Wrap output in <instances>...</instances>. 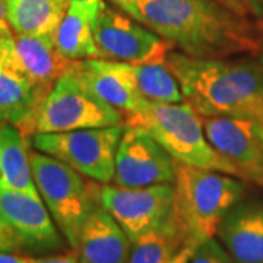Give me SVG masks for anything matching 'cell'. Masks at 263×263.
Returning a JSON list of instances; mask_svg holds the SVG:
<instances>
[{
  "label": "cell",
  "instance_id": "1",
  "mask_svg": "<svg viewBox=\"0 0 263 263\" xmlns=\"http://www.w3.org/2000/svg\"><path fill=\"white\" fill-rule=\"evenodd\" d=\"M183 54L224 59L259 50L250 22L216 0H111Z\"/></svg>",
  "mask_w": 263,
  "mask_h": 263
},
{
  "label": "cell",
  "instance_id": "2",
  "mask_svg": "<svg viewBox=\"0 0 263 263\" xmlns=\"http://www.w3.org/2000/svg\"><path fill=\"white\" fill-rule=\"evenodd\" d=\"M167 65L184 101L202 117H238L263 124V62L200 59L171 50Z\"/></svg>",
  "mask_w": 263,
  "mask_h": 263
},
{
  "label": "cell",
  "instance_id": "3",
  "mask_svg": "<svg viewBox=\"0 0 263 263\" xmlns=\"http://www.w3.org/2000/svg\"><path fill=\"white\" fill-rule=\"evenodd\" d=\"M241 181L219 171L177 162L171 219L189 247L216 237L221 221L245 197Z\"/></svg>",
  "mask_w": 263,
  "mask_h": 263
},
{
  "label": "cell",
  "instance_id": "4",
  "mask_svg": "<svg viewBox=\"0 0 263 263\" xmlns=\"http://www.w3.org/2000/svg\"><path fill=\"white\" fill-rule=\"evenodd\" d=\"M124 123L146 129L180 164L214 170L241 180L240 171L212 148L203 130L202 116L186 101H148L139 113L127 116Z\"/></svg>",
  "mask_w": 263,
  "mask_h": 263
},
{
  "label": "cell",
  "instance_id": "5",
  "mask_svg": "<svg viewBox=\"0 0 263 263\" xmlns=\"http://www.w3.org/2000/svg\"><path fill=\"white\" fill-rule=\"evenodd\" d=\"M31 168L57 228L76 250L85 221L98 206V184L86 183L81 173L40 151H31Z\"/></svg>",
  "mask_w": 263,
  "mask_h": 263
},
{
  "label": "cell",
  "instance_id": "6",
  "mask_svg": "<svg viewBox=\"0 0 263 263\" xmlns=\"http://www.w3.org/2000/svg\"><path fill=\"white\" fill-rule=\"evenodd\" d=\"M123 123V113L97 97L81 81L72 63L43 98L24 133L32 136L37 133L107 127Z\"/></svg>",
  "mask_w": 263,
  "mask_h": 263
},
{
  "label": "cell",
  "instance_id": "7",
  "mask_svg": "<svg viewBox=\"0 0 263 263\" xmlns=\"http://www.w3.org/2000/svg\"><path fill=\"white\" fill-rule=\"evenodd\" d=\"M124 123L59 133L32 135L31 143L40 152L67 164L84 177L100 184L113 183L116 154Z\"/></svg>",
  "mask_w": 263,
  "mask_h": 263
},
{
  "label": "cell",
  "instance_id": "8",
  "mask_svg": "<svg viewBox=\"0 0 263 263\" xmlns=\"http://www.w3.org/2000/svg\"><path fill=\"white\" fill-rule=\"evenodd\" d=\"M92 32L98 59L110 62L130 65L165 62L173 50V46L154 31L105 2L92 22Z\"/></svg>",
  "mask_w": 263,
  "mask_h": 263
},
{
  "label": "cell",
  "instance_id": "9",
  "mask_svg": "<svg viewBox=\"0 0 263 263\" xmlns=\"http://www.w3.org/2000/svg\"><path fill=\"white\" fill-rule=\"evenodd\" d=\"M174 184L146 187H123L117 184L98 186V205L103 206L130 240L162 226L171 215Z\"/></svg>",
  "mask_w": 263,
  "mask_h": 263
},
{
  "label": "cell",
  "instance_id": "10",
  "mask_svg": "<svg viewBox=\"0 0 263 263\" xmlns=\"http://www.w3.org/2000/svg\"><path fill=\"white\" fill-rule=\"evenodd\" d=\"M177 161L141 126L126 124L116 154L113 183L123 187L173 184Z\"/></svg>",
  "mask_w": 263,
  "mask_h": 263
},
{
  "label": "cell",
  "instance_id": "11",
  "mask_svg": "<svg viewBox=\"0 0 263 263\" xmlns=\"http://www.w3.org/2000/svg\"><path fill=\"white\" fill-rule=\"evenodd\" d=\"M212 148L240 171L243 181L263 186V124L238 117H202Z\"/></svg>",
  "mask_w": 263,
  "mask_h": 263
},
{
  "label": "cell",
  "instance_id": "12",
  "mask_svg": "<svg viewBox=\"0 0 263 263\" xmlns=\"http://www.w3.org/2000/svg\"><path fill=\"white\" fill-rule=\"evenodd\" d=\"M0 218L32 249H57L62 237L41 197L0 184Z\"/></svg>",
  "mask_w": 263,
  "mask_h": 263
},
{
  "label": "cell",
  "instance_id": "13",
  "mask_svg": "<svg viewBox=\"0 0 263 263\" xmlns=\"http://www.w3.org/2000/svg\"><path fill=\"white\" fill-rule=\"evenodd\" d=\"M73 69L97 97L113 105L124 119L141 111L148 103L138 91L129 73L127 63L110 62L104 59H88L73 62Z\"/></svg>",
  "mask_w": 263,
  "mask_h": 263
},
{
  "label": "cell",
  "instance_id": "14",
  "mask_svg": "<svg viewBox=\"0 0 263 263\" xmlns=\"http://www.w3.org/2000/svg\"><path fill=\"white\" fill-rule=\"evenodd\" d=\"M73 62L63 57L56 47V34H16L9 67L47 92Z\"/></svg>",
  "mask_w": 263,
  "mask_h": 263
},
{
  "label": "cell",
  "instance_id": "15",
  "mask_svg": "<svg viewBox=\"0 0 263 263\" xmlns=\"http://www.w3.org/2000/svg\"><path fill=\"white\" fill-rule=\"evenodd\" d=\"M234 263H263V202L240 200L216 231Z\"/></svg>",
  "mask_w": 263,
  "mask_h": 263
},
{
  "label": "cell",
  "instance_id": "16",
  "mask_svg": "<svg viewBox=\"0 0 263 263\" xmlns=\"http://www.w3.org/2000/svg\"><path fill=\"white\" fill-rule=\"evenodd\" d=\"M130 249L129 235L98 205L85 221L76 252L81 263H126Z\"/></svg>",
  "mask_w": 263,
  "mask_h": 263
},
{
  "label": "cell",
  "instance_id": "17",
  "mask_svg": "<svg viewBox=\"0 0 263 263\" xmlns=\"http://www.w3.org/2000/svg\"><path fill=\"white\" fill-rule=\"evenodd\" d=\"M0 184L41 197L31 168L27 135L9 123H0Z\"/></svg>",
  "mask_w": 263,
  "mask_h": 263
},
{
  "label": "cell",
  "instance_id": "18",
  "mask_svg": "<svg viewBox=\"0 0 263 263\" xmlns=\"http://www.w3.org/2000/svg\"><path fill=\"white\" fill-rule=\"evenodd\" d=\"M47 95L16 70H0V123H9L24 132L40 103Z\"/></svg>",
  "mask_w": 263,
  "mask_h": 263
},
{
  "label": "cell",
  "instance_id": "19",
  "mask_svg": "<svg viewBox=\"0 0 263 263\" xmlns=\"http://www.w3.org/2000/svg\"><path fill=\"white\" fill-rule=\"evenodd\" d=\"M70 0H6L8 24L16 34H56Z\"/></svg>",
  "mask_w": 263,
  "mask_h": 263
},
{
  "label": "cell",
  "instance_id": "20",
  "mask_svg": "<svg viewBox=\"0 0 263 263\" xmlns=\"http://www.w3.org/2000/svg\"><path fill=\"white\" fill-rule=\"evenodd\" d=\"M56 47L70 62L98 59L92 21L81 6L72 2L56 31Z\"/></svg>",
  "mask_w": 263,
  "mask_h": 263
},
{
  "label": "cell",
  "instance_id": "21",
  "mask_svg": "<svg viewBox=\"0 0 263 263\" xmlns=\"http://www.w3.org/2000/svg\"><path fill=\"white\" fill-rule=\"evenodd\" d=\"M184 247H189L186 240L170 215L162 226L132 240L126 263H173Z\"/></svg>",
  "mask_w": 263,
  "mask_h": 263
},
{
  "label": "cell",
  "instance_id": "22",
  "mask_svg": "<svg viewBox=\"0 0 263 263\" xmlns=\"http://www.w3.org/2000/svg\"><path fill=\"white\" fill-rule=\"evenodd\" d=\"M129 73L141 95L152 103L177 104L184 101L177 76L173 73L165 62L127 63Z\"/></svg>",
  "mask_w": 263,
  "mask_h": 263
},
{
  "label": "cell",
  "instance_id": "23",
  "mask_svg": "<svg viewBox=\"0 0 263 263\" xmlns=\"http://www.w3.org/2000/svg\"><path fill=\"white\" fill-rule=\"evenodd\" d=\"M190 263H234V260L222 243L218 238L212 237L200 243L192 252Z\"/></svg>",
  "mask_w": 263,
  "mask_h": 263
},
{
  "label": "cell",
  "instance_id": "24",
  "mask_svg": "<svg viewBox=\"0 0 263 263\" xmlns=\"http://www.w3.org/2000/svg\"><path fill=\"white\" fill-rule=\"evenodd\" d=\"M24 247H27L24 240L16 234V231L5 219L0 218V250L21 252Z\"/></svg>",
  "mask_w": 263,
  "mask_h": 263
},
{
  "label": "cell",
  "instance_id": "25",
  "mask_svg": "<svg viewBox=\"0 0 263 263\" xmlns=\"http://www.w3.org/2000/svg\"><path fill=\"white\" fill-rule=\"evenodd\" d=\"M15 46V32L9 25L0 27V70L9 67Z\"/></svg>",
  "mask_w": 263,
  "mask_h": 263
},
{
  "label": "cell",
  "instance_id": "26",
  "mask_svg": "<svg viewBox=\"0 0 263 263\" xmlns=\"http://www.w3.org/2000/svg\"><path fill=\"white\" fill-rule=\"evenodd\" d=\"M31 263H81V260H79L78 252L72 249V252L65 254H56V256H47V257H37V259L32 257Z\"/></svg>",
  "mask_w": 263,
  "mask_h": 263
},
{
  "label": "cell",
  "instance_id": "27",
  "mask_svg": "<svg viewBox=\"0 0 263 263\" xmlns=\"http://www.w3.org/2000/svg\"><path fill=\"white\" fill-rule=\"evenodd\" d=\"M70 2L78 5V6H81L89 15V18H91L92 22H94L95 16H97L98 10L101 8V5L104 3V0H70Z\"/></svg>",
  "mask_w": 263,
  "mask_h": 263
},
{
  "label": "cell",
  "instance_id": "28",
  "mask_svg": "<svg viewBox=\"0 0 263 263\" xmlns=\"http://www.w3.org/2000/svg\"><path fill=\"white\" fill-rule=\"evenodd\" d=\"M32 257L19 254L18 252H5L0 250V263H31Z\"/></svg>",
  "mask_w": 263,
  "mask_h": 263
},
{
  "label": "cell",
  "instance_id": "29",
  "mask_svg": "<svg viewBox=\"0 0 263 263\" xmlns=\"http://www.w3.org/2000/svg\"><path fill=\"white\" fill-rule=\"evenodd\" d=\"M249 13L259 19H263V0H241Z\"/></svg>",
  "mask_w": 263,
  "mask_h": 263
},
{
  "label": "cell",
  "instance_id": "30",
  "mask_svg": "<svg viewBox=\"0 0 263 263\" xmlns=\"http://www.w3.org/2000/svg\"><path fill=\"white\" fill-rule=\"evenodd\" d=\"M216 2H219L221 5H224L227 6L228 9L234 10L235 13H238V15H243L246 16L249 12L246 9V6L241 3V0H216Z\"/></svg>",
  "mask_w": 263,
  "mask_h": 263
},
{
  "label": "cell",
  "instance_id": "31",
  "mask_svg": "<svg viewBox=\"0 0 263 263\" xmlns=\"http://www.w3.org/2000/svg\"><path fill=\"white\" fill-rule=\"evenodd\" d=\"M195 249L196 247H184V249H181L180 253L176 256L174 263H190V256H192V252Z\"/></svg>",
  "mask_w": 263,
  "mask_h": 263
},
{
  "label": "cell",
  "instance_id": "32",
  "mask_svg": "<svg viewBox=\"0 0 263 263\" xmlns=\"http://www.w3.org/2000/svg\"><path fill=\"white\" fill-rule=\"evenodd\" d=\"M8 24V15H6V0H0V27H6Z\"/></svg>",
  "mask_w": 263,
  "mask_h": 263
},
{
  "label": "cell",
  "instance_id": "33",
  "mask_svg": "<svg viewBox=\"0 0 263 263\" xmlns=\"http://www.w3.org/2000/svg\"><path fill=\"white\" fill-rule=\"evenodd\" d=\"M259 50H260V60L263 62V37L260 38V44H259Z\"/></svg>",
  "mask_w": 263,
  "mask_h": 263
},
{
  "label": "cell",
  "instance_id": "34",
  "mask_svg": "<svg viewBox=\"0 0 263 263\" xmlns=\"http://www.w3.org/2000/svg\"><path fill=\"white\" fill-rule=\"evenodd\" d=\"M174 260H176V259H174ZM174 260H173V263H174Z\"/></svg>",
  "mask_w": 263,
  "mask_h": 263
}]
</instances>
